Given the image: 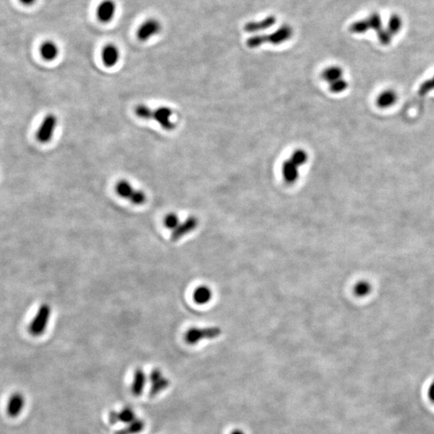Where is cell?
<instances>
[{"label": "cell", "mask_w": 434, "mask_h": 434, "mask_svg": "<svg viewBox=\"0 0 434 434\" xmlns=\"http://www.w3.org/2000/svg\"><path fill=\"white\" fill-rule=\"evenodd\" d=\"M172 114V111L168 107H159L156 110H153L152 119L156 121L163 129L166 131H171L176 126L170 120Z\"/></svg>", "instance_id": "ba28073f"}, {"label": "cell", "mask_w": 434, "mask_h": 434, "mask_svg": "<svg viewBox=\"0 0 434 434\" xmlns=\"http://www.w3.org/2000/svg\"><path fill=\"white\" fill-rule=\"evenodd\" d=\"M370 25L367 18L355 21L351 25L349 30L354 34H363L370 30Z\"/></svg>", "instance_id": "7402d4cb"}, {"label": "cell", "mask_w": 434, "mask_h": 434, "mask_svg": "<svg viewBox=\"0 0 434 434\" xmlns=\"http://www.w3.org/2000/svg\"><path fill=\"white\" fill-rule=\"evenodd\" d=\"M294 30L292 27L288 25H281L277 30L270 34H262L263 42L273 45H279L288 41L292 38Z\"/></svg>", "instance_id": "277c9868"}, {"label": "cell", "mask_w": 434, "mask_h": 434, "mask_svg": "<svg viewBox=\"0 0 434 434\" xmlns=\"http://www.w3.org/2000/svg\"><path fill=\"white\" fill-rule=\"evenodd\" d=\"M397 93L393 90H384L383 92L379 94L378 97L376 98V104L378 107L381 108H387L395 105L397 101Z\"/></svg>", "instance_id": "9a60e30c"}, {"label": "cell", "mask_w": 434, "mask_h": 434, "mask_svg": "<svg viewBox=\"0 0 434 434\" xmlns=\"http://www.w3.org/2000/svg\"><path fill=\"white\" fill-rule=\"evenodd\" d=\"M221 334V329L216 327L207 328H192L186 335V340L189 343H196L202 339H215Z\"/></svg>", "instance_id": "5b68a950"}, {"label": "cell", "mask_w": 434, "mask_h": 434, "mask_svg": "<svg viewBox=\"0 0 434 434\" xmlns=\"http://www.w3.org/2000/svg\"><path fill=\"white\" fill-rule=\"evenodd\" d=\"M427 395H428V398L429 399V401H431V403H432V404H434V380H432V381L431 382V384H429Z\"/></svg>", "instance_id": "836d02e7"}, {"label": "cell", "mask_w": 434, "mask_h": 434, "mask_svg": "<svg viewBox=\"0 0 434 434\" xmlns=\"http://www.w3.org/2000/svg\"><path fill=\"white\" fill-rule=\"evenodd\" d=\"M108 421L111 425H116L118 422H120L119 412L112 410L108 413Z\"/></svg>", "instance_id": "d6a6232c"}, {"label": "cell", "mask_w": 434, "mask_h": 434, "mask_svg": "<svg viewBox=\"0 0 434 434\" xmlns=\"http://www.w3.org/2000/svg\"><path fill=\"white\" fill-rule=\"evenodd\" d=\"M117 12V4L114 0H102L97 9V16L101 23L112 21Z\"/></svg>", "instance_id": "52a82bcc"}, {"label": "cell", "mask_w": 434, "mask_h": 434, "mask_svg": "<svg viewBox=\"0 0 434 434\" xmlns=\"http://www.w3.org/2000/svg\"><path fill=\"white\" fill-rule=\"evenodd\" d=\"M367 19L368 21L369 25H370L371 29L376 31V32L384 28L383 27V19H382L381 15L378 12H373V13L370 14Z\"/></svg>", "instance_id": "d4e9b609"}, {"label": "cell", "mask_w": 434, "mask_h": 434, "mask_svg": "<svg viewBox=\"0 0 434 434\" xmlns=\"http://www.w3.org/2000/svg\"><path fill=\"white\" fill-rule=\"evenodd\" d=\"M197 225H198V220L196 217L191 216L187 218L184 223H182L173 229L170 239L172 242L178 241L180 238L185 236L186 234L189 233L191 231L194 230Z\"/></svg>", "instance_id": "30bf717a"}, {"label": "cell", "mask_w": 434, "mask_h": 434, "mask_svg": "<svg viewBox=\"0 0 434 434\" xmlns=\"http://www.w3.org/2000/svg\"><path fill=\"white\" fill-rule=\"evenodd\" d=\"M277 22V18L274 15H268L265 19L258 21H249L245 24L244 30L249 33H256L262 31L267 30L272 28Z\"/></svg>", "instance_id": "9c48e42d"}, {"label": "cell", "mask_w": 434, "mask_h": 434, "mask_svg": "<svg viewBox=\"0 0 434 434\" xmlns=\"http://www.w3.org/2000/svg\"><path fill=\"white\" fill-rule=\"evenodd\" d=\"M434 90V76L432 78L428 79L420 85L418 94L420 96H425Z\"/></svg>", "instance_id": "f546056e"}, {"label": "cell", "mask_w": 434, "mask_h": 434, "mask_svg": "<svg viewBox=\"0 0 434 434\" xmlns=\"http://www.w3.org/2000/svg\"><path fill=\"white\" fill-rule=\"evenodd\" d=\"M146 376L142 368H137L134 373L133 383L131 386V391L135 397H139L144 391L146 385Z\"/></svg>", "instance_id": "5bb4252c"}, {"label": "cell", "mask_w": 434, "mask_h": 434, "mask_svg": "<svg viewBox=\"0 0 434 434\" xmlns=\"http://www.w3.org/2000/svg\"><path fill=\"white\" fill-rule=\"evenodd\" d=\"M164 225L167 228L175 229L179 225V218L177 215L170 213L165 217Z\"/></svg>", "instance_id": "4dcf8cb0"}, {"label": "cell", "mask_w": 434, "mask_h": 434, "mask_svg": "<svg viewBox=\"0 0 434 434\" xmlns=\"http://www.w3.org/2000/svg\"><path fill=\"white\" fill-rule=\"evenodd\" d=\"M373 290L372 283L367 280L362 279L354 285L353 293L357 298H363L370 295Z\"/></svg>", "instance_id": "ac0fdd59"}, {"label": "cell", "mask_w": 434, "mask_h": 434, "mask_svg": "<svg viewBox=\"0 0 434 434\" xmlns=\"http://www.w3.org/2000/svg\"><path fill=\"white\" fill-rule=\"evenodd\" d=\"M51 315V308L47 304L39 307L37 314L29 326V331L34 336H39L45 332L49 323Z\"/></svg>", "instance_id": "7a4b0ae2"}, {"label": "cell", "mask_w": 434, "mask_h": 434, "mask_svg": "<svg viewBox=\"0 0 434 434\" xmlns=\"http://www.w3.org/2000/svg\"><path fill=\"white\" fill-rule=\"evenodd\" d=\"M290 159L300 167L308 161V154L302 149H297L293 152Z\"/></svg>", "instance_id": "603a6c76"}, {"label": "cell", "mask_w": 434, "mask_h": 434, "mask_svg": "<svg viewBox=\"0 0 434 434\" xmlns=\"http://www.w3.org/2000/svg\"><path fill=\"white\" fill-rule=\"evenodd\" d=\"M322 78L326 82L331 84L339 79L343 78V70L339 66H330L322 72Z\"/></svg>", "instance_id": "e0dca14e"}, {"label": "cell", "mask_w": 434, "mask_h": 434, "mask_svg": "<svg viewBox=\"0 0 434 434\" xmlns=\"http://www.w3.org/2000/svg\"><path fill=\"white\" fill-rule=\"evenodd\" d=\"M39 52L44 60L52 61L58 56L59 48L57 45L52 40H46L40 46Z\"/></svg>", "instance_id": "2e32d148"}, {"label": "cell", "mask_w": 434, "mask_h": 434, "mask_svg": "<svg viewBox=\"0 0 434 434\" xmlns=\"http://www.w3.org/2000/svg\"><path fill=\"white\" fill-rule=\"evenodd\" d=\"M299 167L293 163L290 159H287L283 163L281 167V172H283V179L287 184H294L298 180L299 172Z\"/></svg>", "instance_id": "4fadbf2b"}, {"label": "cell", "mask_w": 434, "mask_h": 434, "mask_svg": "<svg viewBox=\"0 0 434 434\" xmlns=\"http://www.w3.org/2000/svg\"><path fill=\"white\" fill-rule=\"evenodd\" d=\"M163 377V374H162L161 371L157 368L154 369L150 374V382H151V384L156 383V382H157L158 380H161Z\"/></svg>", "instance_id": "1f68e13d"}, {"label": "cell", "mask_w": 434, "mask_h": 434, "mask_svg": "<svg viewBox=\"0 0 434 434\" xmlns=\"http://www.w3.org/2000/svg\"><path fill=\"white\" fill-rule=\"evenodd\" d=\"M348 88V82L344 78H341L338 81L331 83L329 87L331 92L334 93V94H340V93L344 92Z\"/></svg>", "instance_id": "83f0119b"}, {"label": "cell", "mask_w": 434, "mask_h": 434, "mask_svg": "<svg viewBox=\"0 0 434 434\" xmlns=\"http://www.w3.org/2000/svg\"><path fill=\"white\" fill-rule=\"evenodd\" d=\"M117 194L122 198L129 200L135 205H142L146 201V197L143 191L136 190L126 180H120L115 187Z\"/></svg>", "instance_id": "6da1fadb"}, {"label": "cell", "mask_w": 434, "mask_h": 434, "mask_svg": "<svg viewBox=\"0 0 434 434\" xmlns=\"http://www.w3.org/2000/svg\"><path fill=\"white\" fill-rule=\"evenodd\" d=\"M135 114L142 119H152L153 110L145 105H139L135 107Z\"/></svg>", "instance_id": "4316f807"}, {"label": "cell", "mask_w": 434, "mask_h": 434, "mask_svg": "<svg viewBox=\"0 0 434 434\" xmlns=\"http://www.w3.org/2000/svg\"><path fill=\"white\" fill-rule=\"evenodd\" d=\"M168 385L169 380L163 377L161 380H158L156 383L151 384V387H150L149 394H150V397L157 395L158 393L164 390Z\"/></svg>", "instance_id": "484cf974"}, {"label": "cell", "mask_w": 434, "mask_h": 434, "mask_svg": "<svg viewBox=\"0 0 434 434\" xmlns=\"http://www.w3.org/2000/svg\"><path fill=\"white\" fill-rule=\"evenodd\" d=\"M162 25L158 19L150 18L142 23L137 31V37L142 42L146 41L161 32Z\"/></svg>", "instance_id": "8992f818"}, {"label": "cell", "mask_w": 434, "mask_h": 434, "mask_svg": "<svg viewBox=\"0 0 434 434\" xmlns=\"http://www.w3.org/2000/svg\"><path fill=\"white\" fill-rule=\"evenodd\" d=\"M119 419L120 422H122V423L128 425V424L133 422L134 421L137 419L136 414H135L133 408H129V407H125V408H122L120 411Z\"/></svg>", "instance_id": "cb8c5ba5"}, {"label": "cell", "mask_w": 434, "mask_h": 434, "mask_svg": "<svg viewBox=\"0 0 434 434\" xmlns=\"http://www.w3.org/2000/svg\"><path fill=\"white\" fill-rule=\"evenodd\" d=\"M19 2L25 6H32L36 2V0H19Z\"/></svg>", "instance_id": "e575fe53"}, {"label": "cell", "mask_w": 434, "mask_h": 434, "mask_svg": "<svg viewBox=\"0 0 434 434\" xmlns=\"http://www.w3.org/2000/svg\"><path fill=\"white\" fill-rule=\"evenodd\" d=\"M403 27L402 17L398 14H393L387 21V29L393 36L400 32Z\"/></svg>", "instance_id": "ffe728a7"}, {"label": "cell", "mask_w": 434, "mask_h": 434, "mask_svg": "<svg viewBox=\"0 0 434 434\" xmlns=\"http://www.w3.org/2000/svg\"><path fill=\"white\" fill-rule=\"evenodd\" d=\"M57 125V118L54 114H48L44 118L36 132V139L40 143H47L53 139L55 129Z\"/></svg>", "instance_id": "3957f363"}, {"label": "cell", "mask_w": 434, "mask_h": 434, "mask_svg": "<svg viewBox=\"0 0 434 434\" xmlns=\"http://www.w3.org/2000/svg\"><path fill=\"white\" fill-rule=\"evenodd\" d=\"M376 34H377L379 41L381 45H388L391 44L393 35L389 31L387 30V28H382L380 31L376 32Z\"/></svg>", "instance_id": "f1b7e54d"}, {"label": "cell", "mask_w": 434, "mask_h": 434, "mask_svg": "<svg viewBox=\"0 0 434 434\" xmlns=\"http://www.w3.org/2000/svg\"><path fill=\"white\" fill-rule=\"evenodd\" d=\"M232 434H243L242 432H240V431H236V432H232Z\"/></svg>", "instance_id": "d590c367"}, {"label": "cell", "mask_w": 434, "mask_h": 434, "mask_svg": "<svg viewBox=\"0 0 434 434\" xmlns=\"http://www.w3.org/2000/svg\"><path fill=\"white\" fill-rule=\"evenodd\" d=\"M25 397L20 393H15L10 397L8 401V414L11 418H16L22 412L25 407Z\"/></svg>", "instance_id": "8fae6325"}, {"label": "cell", "mask_w": 434, "mask_h": 434, "mask_svg": "<svg viewBox=\"0 0 434 434\" xmlns=\"http://www.w3.org/2000/svg\"><path fill=\"white\" fill-rule=\"evenodd\" d=\"M145 428L143 420L137 418L133 422L125 425L122 429L115 432V434H138L142 432Z\"/></svg>", "instance_id": "d6986e66"}, {"label": "cell", "mask_w": 434, "mask_h": 434, "mask_svg": "<svg viewBox=\"0 0 434 434\" xmlns=\"http://www.w3.org/2000/svg\"><path fill=\"white\" fill-rule=\"evenodd\" d=\"M120 58V52L116 45L108 44L101 51V59L106 67L111 68L116 66Z\"/></svg>", "instance_id": "7c38bea8"}, {"label": "cell", "mask_w": 434, "mask_h": 434, "mask_svg": "<svg viewBox=\"0 0 434 434\" xmlns=\"http://www.w3.org/2000/svg\"><path fill=\"white\" fill-rule=\"evenodd\" d=\"M212 298L211 290L206 287H199L194 294V300L199 304L207 303Z\"/></svg>", "instance_id": "44dd1931"}]
</instances>
